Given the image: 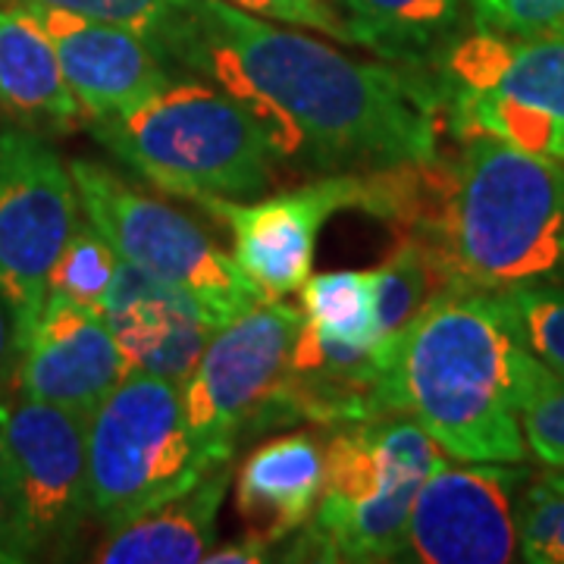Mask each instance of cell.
<instances>
[{
  "instance_id": "cell-1",
  "label": "cell",
  "mask_w": 564,
  "mask_h": 564,
  "mask_svg": "<svg viewBox=\"0 0 564 564\" xmlns=\"http://www.w3.org/2000/svg\"><path fill=\"white\" fill-rule=\"evenodd\" d=\"M173 63L242 104L276 166L380 173L440 154L445 120L433 73L358 61L226 0H192Z\"/></svg>"
},
{
  "instance_id": "cell-2",
  "label": "cell",
  "mask_w": 564,
  "mask_h": 564,
  "mask_svg": "<svg viewBox=\"0 0 564 564\" xmlns=\"http://www.w3.org/2000/svg\"><path fill=\"white\" fill-rule=\"evenodd\" d=\"M370 214L436 248L458 285L564 282V161L464 139L443 161L370 173Z\"/></svg>"
},
{
  "instance_id": "cell-3",
  "label": "cell",
  "mask_w": 564,
  "mask_h": 564,
  "mask_svg": "<svg viewBox=\"0 0 564 564\" xmlns=\"http://www.w3.org/2000/svg\"><path fill=\"white\" fill-rule=\"evenodd\" d=\"M389 414H408L455 462L521 464V402L536 370L496 292L452 285L389 339Z\"/></svg>"
},
{
  "instance_id": "cell-4",
  "label": "cell",
  "mask_w": 564,
  "mask_h": 564,
  "mask_svg": "<svg viewBox=\"0 0 564 564\" xmlns=\"http://www.w3.org/2000/svg\"><path fill=\"white\" fill-rule=\"evenodd\" d=\"M91 135L170 198L251 202L270 192L276 158L261 126L220 85L170 79L139 107L88 122Z\"/></svg>"
},
{
  "instance_id": "cell-5",
  "label": "cell",
  "mask_w": 564,
  "mask_h": 564,
  "mask_svg": "<svg viewBox=\"0 0 564 564\" xmlns=\"http://www.w3.org/2000/svg\"><path fill=\"white\" fill-rule=\"evenodd\" d=\"M445 462L436 440L408 414L333 426L323 445L321 499L285 558L402 562L414 499Z\"/></svg>"
},
{
  "instance_id": "cell-6",
  "label": "cell",
  "mask_w": 564,
  "mask_h": 564,
  "mask_svg": "<svg viewBox=\"0 0 564 564\" xmlns=\"http://www.w3.org/2000/svg\"><path fill=\"white\" fill-rule=\"evenodd\" d=\"M443 120L458 139H496L564 161V29H470L433 66Z\"/></svg>"
},
{
  "instance_id": "cell-7",
  "label": "cell",
  "mask_w": 564,
  "mask_h": 564,
  "mask_svg": "<svg viewBox=\"0 0 564 564\" xmlns=\"http://www.w3.org/2000/svg\"><path fill=\"white\" fill-rule=\"evenodd\" d=\"M91 518L117 527L188 492L217 464L185 421L182 389L129 373L85 426Z\"/></svg>"
},
{
  "instance_id": "cell-8",
  "label": "cell",
  "mask_w": 564,
  "mask_h": 564,
  "mask_svg": "<svg viewBox=\"0 0 564 564\" xmlns=\"http://www.w3.org/2000/svg\"><path fill=\"white\" fill-rule=\"evenodd\" d=\"M79 210L122 261L188 292L214 326L236 321L263 302V292L242 273L202 226L173 204L158 202L95 161H73Z\"/></svg>"
},
{
  "instance_id": "cell-9",
  "label": "cell",
  "mask_w": 564,
  "mask_h": 564,
  "mask_svg": "<svg viewBox=\"0 0 564 564\" xmlns=\"http://www.w3.org/2000/svg\"><path fill=\"white\" fill-rule=\"evenodd\" d=\"M299 329L302 307L282 299H263L214 329L198 367L180 386L185 421L214 464L229 462L242 436L267 430Z\"/></svg>"
},
{
  "instance_id": "cell-10",
  "label": "cell",
  "mask_w": 564,
  "mask_h": 564,
  "mask_svg": "<svg viewBox=\"0 0 564 564\" xmlns=\"http://www.w3.org/2000/svg\"><path fill=\"white\" fill-rule=\"evenodd\" d=\"M79 223L69 163L29 129L0 132V295L29 339L51 292V276Z\"/></svg>"
},
{
  "instance_id": "cell-11",
  "label": "cell",
  "mask_w": 564,
  "mask_h": 564,
  "mask_svg": "<svg viewBox=\"0 0 564 564\" xmlns=\"http://www.w3.org/2000/svg\"><path fill=\"white\" fill-rule=\"evenodd\" d=\"M524 470L502 462L440 464L421 486L402 562L505 564L518 555Z\"/></svg>"
},
{
  "instance_id": "cell-12",
  "label": "cell",
  "mask_w": 564,
  "mask_h": 564,
  "mask_svg": "<svg viewBox=\"0 0 564 564\" xmlns=\"http://www.w3.org/2000/svg\"><path fill=\"white\" fill-rule=\"evenodd\" d=\"M370 173H333L251 202L207 198L198 207L229 229V254L263 299H285L311 276L317 239L329 217L339 210L370 214Z\"/></svg>"
},
{
  "instance_id": "cell-13",
  "label": "cell",
  "mask_w": 564,
  "mask_h": 564,
  "mask_svg": "<svg viewBox=\"0 0 564 564\" xmlns=\"http://www.w3.org/2000/svg\"><path fill=\"white\" fill-rule=\"evenodd\" d=\"M88 417L20 395L10 411V484L25 558L66 549L91 514Z\"/></svg>"
},
{
  "instance_id": "cell-14",
  "label": "cell",
  "mask_w": 564,
  "mask_h": 564,
  "mask_svg": "<svg viewBox=\"0 0 564 564\" xmlns=\"http://www.w3.org/2000/svg\"><path fill=\"white\" fill-rule=\"evenodd\" d=\"M47 35L82 120L117 117L158 95L176 73L135 32L41 3L17 7Z\"/></svg>"
},
{
  "instance_id": "cell-15",
  "label": "cell",
  "mask_w": 564,
  "mask_h": 564,
  "mask_svg": "<svg viewBox=\"0 0 564 564\" xmlns=\"http://www.w3.org/2000/svg\"><path fill=\"white\" fill-rule=\"evenodd\" d=\"M126 377L129 364L101 311L47 292L39 321L22 343L20 395L91 417Z\"/></svg>"
},
{
  "instance_id": "cell-16",
  "label": "cell",
  "mask_w": 564,
  "mask_h": 564,
  "mask_svg": "<svg viewBox=\"0 0 564 564\" xmlns=\"http://www.w3.org/2000/svg\"><path fill=\"white\" fill-rule=\"evenodd\" d=\"M101 314L129 364V373H151L176 386L192 377L217 329L188 292L122 258Z\"/></svg>"
},
{
  "instance_id": "cell-17",
  "label": "cell",
  "mask_w": 564,
  "mask_h": 564,
  "mask_svg": "<svg viewBox=\"0 0 564 564\" xmlns=\"http://www.w3.org/2000/svg\"><path fill=\"white\" fill-rule=\"evenodd\" d=\"M323 489V445L311 433H282L245 455L236 477V514L245 536L280 545L314 514Z\"/></svg>"
},
{
  "instance_id": "cell-18",
  "label": "cell",
  "mask_w": 564,
  "mask_h": 564,
  "mask_svg": "<svg viewBox=\"0 0 564 564\" xmlns=\"http://www.w3.org/2000/svg\"><path fill=\"white\" fill-rule=\"evenodd\" d=\"M229 462L170 502L144 511L126 524L107 527L95 562L101 564H195L217 545V518L229 489Z\"/></svg>"
},
{
  "instance_id": "cell-19",
  "label": "cell",
  "mask_w": 564,
  "mask_h": 564,
  "mask_svg": "<svg viewBox=\"0 0 564 564\" xmlns=\"http://www.w3.org/2000/svg\"><path fill=\"white\" fill-rule=\"evenodd\" d=\"M467 0H339L355 47L404 69L433 73L445 47L462 35Z\"/></svg>"
},
{
  "instance_id": "cell-20",
  "label": "cell",
  "mask_w": 564,
  "mask_h": 564,
  "mask_svg": "<svg viewBox=\"0 0 564 564\" xmlns=\"http://www.w3.org/2000/svg\"><path fill=\"white\" fill-rule=\"evenodd\" d=\"M0 107L54 129L82 120L51 41L22 10H0Z\"/></svg>"
},
{
  "instance_id": "cell-21",
  "label": "cell",
  "mask_w": 564,
  "mask_h": 564,
  "mask_svg": "<svg viewBox=\"0 0 564 564\" xmlns=\"http://www.w3.org/2000/svg\"><path fill=\"white\" fill-rule=\"evenodd\" d=\"M370 276H373V321L380 343L402 336L445 289L458 285L445 270L436 248L414 232H402L399 242L386 254V261L370 270Z\"/></svg>"
},
{
  "instance_id": "cell-22",
  "label": "cell",
  "mask_w": 564,
  "mask_h": 564,
  "mask_svg": "<svg viewBox=\"0 0 564 564\" xmlns=\"http://www.w3.org/2000/svg\"><path fill=\"white\" fill-rule=\"evenodd\" d=\"M302 292L304 323L351 343H380L373 321L370 270H333L307 276Z\"/></svg>"
},
{
  "instance_id": "cell-23",
  "label": "cell",
  "mask_w": 564,
  "mask_h": 564,
  "mask_svg": "<svg viewBox=\"0 0 564 564\" xmlns=\"http://www.w3.org/2000/svg\"><path fill=\"white\" fill-rule=\"evenodd\" d=\"M22 3H41V7H54L66 13H79L88 20L122 25L148 41L173 73H176L173 61H176L188 13H192V0H17V7Z\"/></svg>"
},
{
  "instance_id": "cell-24",
  "label": "cell",
  "mask_w": 564,
  "mask_h": 564,
  "mask_svg": "<svg viewBox=\"0 0 564 564\" xmlns=\"http://www.w3.org/2000/svg\"><path fill=\"white\" fill-rule=\"evenodd\" d=\"M527 351L564 380V282H536L496 292Z\"/></svg>"
},
{
  "instance_id": "cell-25",
  "label": "cell",
  "mask_w": 564,
  "mask_h": 564,
  "mask_svg": "<svg viewBox=\"0 0 564 564\" xmlns=\"http://www.w3.org/2000/svg\"><path fill=\"white\" fill-rule=\"evenodd\" d=\"M117 251L88 220L76 223L69 242L63 248L61 261L51 276V292H61L73 302L88 304L101 311L117 273Z\"/></svg>"
},
{
  "instance_id": "cell-26",
  "label": "cell",
  "mask_w": 564,
  "mask_h": 564,
  "mask_svg": "<svg viewBox=\"0 0 564 564\" xmlns=\"http://www.w3.org/2000/svg\"><path fill=\"white\" fill-rule=\"evenodd\" d=\"M518 555L530 564H564V467H552L521 492Z\"/></svg>"
},
{
  "instance_id": "cell-27",
  "label": "cell",
  "mask_w": 564,
  "mask_h": 564,
  "mask_svg": "<svg viewBox=\"0 0 564 564\" xmlns=\"http://www.w3.org/2000/svg\"><path fill=\"white\" fill-rule=\"evenodd\" d=\"M527 452L545 467H564V380L536 364L521 402Z\"/></svg>"
},
{
  "instance_id": "cell-28",
  "label": "cell",
  "mask_w": 564,
  "mask_h": 564,
  "mask_svg": "<svg viewBox=\"0 0 564 564\" xmlns=\"http://www.w3.org/2000/svg\"><path fill=\"white\" fill-rule=\"evenodd\" d=\"M474 29L533 35L564 29V0H467Z\"/></svg>"
},
{
  "instance_id": "cell-29",
  "label": "cell",
  "mask_w": 564,
  "mask_h": 564,
  "mask_svg": "<svg viewBox=\"0 0 564 564\" xmlns=\"http://www.w3.org/2000/svg\"><path fill=\"white\" fill-rule=\"evenodd\" d=\"M232 7H239L251 17L280 22V25H299V29H314L326 39L351 44L348 29H345L343 13L336 7V0H226Z\"/></svg>"
},
{
  "instance_id": "cell-30",
  "label": "cell",
  "mask_w": 564,
  "mask_h": 564,
  "mask_svg": "<svg viewBox=\"0 0 564 564\" xmlns=\"http://www.w3.org/2000/svg\"><path fill=\"white\" fill-rule=\"evenodd\" d=\"M10 562H29V558L22 549L20 508H17L13 484H10V477L0 474V564Z\"/></svg>"
},
{
  "instance_id": "cell-31",
  "label": "cell",
  "mask_w": 564,
  "mask_h": 564,
  "mask_svg": "<svg viewBox=\"0 0 564 564\" xmlns=\"http://www.w3.org/2000/svg\"><path fill=\"white\" fill-rule=\"evenodd\" d=\"M17 367H20L17 323H13V314L0 295V386H10V380H17Z\"/></svg>"
},
{
  "instance_id": "cell-32",
  "label": "cell",
  "mask_w": 564,
  "mask_h": 564,
  "mask_svg": "<svg viewBox=\"0 0 564 564\" xmlns=\"http://www.w3.org/2000/svg\"><path fill=\"white\" fill-rule=\"evenodd\" d=\"M270 552V545H263L261 540H254V536H242V540H236V543H223L214 545L210 552H207V558L204 562L210 564H254L263 562V558H270L267 555Z\"/></svg>"
},
{
  "instance_id": "cell-33",
  "label": "cell",
  "mask_w": 564,
  "mask_h": 564,
  "mask_svg": "<svg viewBox=\"0 0 564 564\" xmlns=\"http://www.w3.org/2000/svg\"><path fill=\"white\" fill-rule=\"evenodd\" d=\"M10 411L13 404L0 399V474L10 477Z\"/></svg>"
}]
</instances>
